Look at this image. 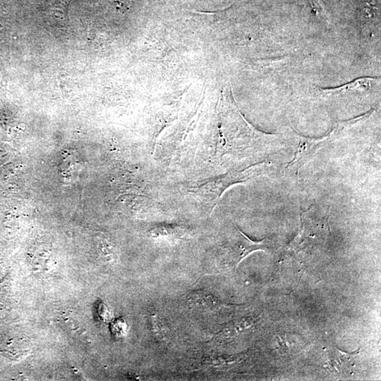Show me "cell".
<instances>
[{
  "mask_svg": "<svg viewBox=\"0 0 381 381\" xmlns=\"http://www.w3.org/2000/svg\"><path fill=\"white\" fill-rule=\"evenodd\" d=\"M188 301L190 305L194 306L204 307V308H213L220 305V302L215 300L209 293L204 291H195L188 297Z\"/></svg>",
  "mask_w": 381,
  "mask_h": 381,
  "instance_id": "cell-2",
  "label": "cell"
},
{
  "mask_svg": "<svg viewBox=\"0 0 381 381\" xmlns=\"http://www.w3.org/2000/svg\"><path fill=\"white\" fill-rule=\"evenodd\" d=\"M151 324L152 326V331L159 338H165L168 335L166 329L164 327L163 322L159 319L157 315L151 316Z\"/></svg>",
  "mask_w": 381,
  "mask_h": 381,
  "instance_id": "cell-4",
  "label": "cell"
},
{
  "mask_svg": "<svg viewBox=\"0 0 381 381\" xmlns=\"http://www.w3.org/2000/svg\"><path fill=\"white\" fill-rule=\"evenodd\" d=\"M253 321L248 319H243V320L238 321L232 324H229L227 325L222 331L219 333L218 336L224 338V337H230L235 335L239 332H242L250 327L253 326Z\"/></svg>",
  "mask_w": 381,
  "mask_h": 381,
  "instance_id": "cell-3",
  "label": "cell"
},
{
  "mask_svg": "<svg viewBox=\"0 0 381 381\" xmlns=\"http://www.w3.org/2000/svg\"><path fill=\"white\" fill-rule=\"evenodd\" d=\"M238 232L239 235H237V238L231 241L228 248L229 254L228 259L229 260V264L235 267L251 252L263 249L266 247L262 242H252L242 231L238 230Z\"/></svg>",
  "mask_w": 381,
  "mask_h": 381,
  "instance_id": "cell-1",
  "label": "cell"
}]
</instances>
